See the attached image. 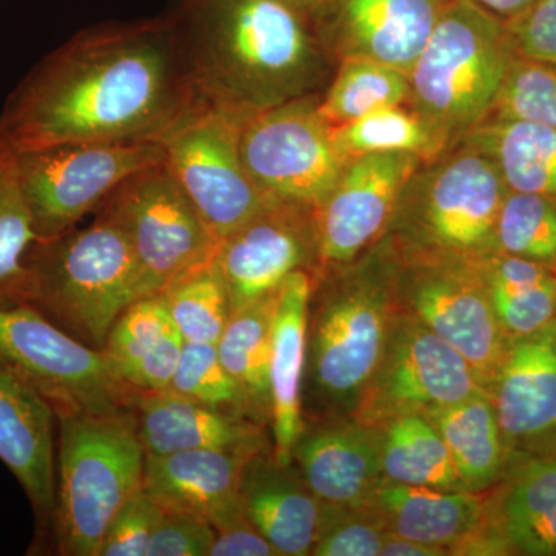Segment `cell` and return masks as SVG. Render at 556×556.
Returning a JSON list of instances; mask_svg holds the SVG:
<instances>
[{
	"label": "cell",
	"instance_id": "6da1fadb",
	"mask_svg": "<svg viewBox=\"0 0 556 556\" xmlns=\"http://www.w3.org/2000/svg\"><path fill=\"white\" fill-rule=\"evenodd\" d=\"M169 14L73 36L0 112L13 152L65 142H161L197 104Z\"/></svg>",
	"mask_w": 556,
	"mask_h": 556
},
{
	"label": "cell",
	"instance_id": "7a4b0ae2",
	"mask_svg": "<svg viewBox=\"0 0 556 556\" xmlns=\"http://www.w3.org/2000/svg\"><path fill=\"white\" fill-rule=\"evenodd\" d=\"M167 14L197 101L239 126L313 83L309 17L281 0H174Z\"/></svg>",
	"mask_w": 556,
	"mask_h": 556
},
{
	"label": "cell",
	"instance_id": "3957f363",
	"mask_svg": "<svg viewBox=\"0 0 556 556\" xmlns=\"http://www.w3.org/2000/svg\"><path fill=\"white\" fill-rule=\"evenodd\" d=\"M58 555L100 556L105 533L142 490L146 452L130 408L58 415Z\"/></svg>",
	"mask_w": 556,
	"mask_h": 556
},
{
	"label": "cell",
	"instance_id": "277c9868",
	"mask_svg": "<svg viewBox=\"0 0 556 556\" xmlns=\"http://www.w3.org/2000/svg\"><path fill=\"white\" fill-rule=\"evenodd\" d=\"M97 212L87 228L36 240L25 265L28 305L84 345L102 351L115 321L138 300V268L118 223Z\"/></svg>",
	"mask_w": 556,
	"mask_h": 556
},
{
	"label": "cell",
	"instance_id": "5b68a950",
	"mask_svg": "<svg viewBox=\"0 0 556 556\" xmlns=\"http://www.w3.org/2000/svg\"><path fill=\"white\" fill-rule=\"evenodd\" d=\"M503 17L473 0H447L408 72L409 94L439 138L493 110L510 65Z\"/></svg>",
	"mask_w": 556,
	"mask_h": 556
},
{
	"label": "cell",
	"instance_id": "8992f818",
	"mask_svg": "<svg viewBox=\"0 0 556 556\" xmlns=\"http://www.w3.org/2000/svg\"><path fill=\"white\" fill-rule=\"evenodd\" d=\"M14 156L40 241L75 229L121 182L166 161L161 142H65L21 150Z\"/></svg>",
	"mask_w": 556,
	"mask_h": 556
},
{
	"label": "cell",
	"instance_id": "52a82bcc",
	"mask_svg": "<svg viewBox=\"0 0 556 556\" xmlns=\"http://www.w3.org/2000/svg\"><path fill=\"white\" fill-rule=\"evenodd\" d=\"M118 223L138 268V299L160 294L175 278L217 255L219 241L166 161L131 175L102 201Z\"/></svg>",
	"mask_w": 556,
	"mask_h": 556
},
{
	"label": "cell",
	"instance_id": "ba28073f",
	"mask_svg": "<svg viewBox=\"0 0 556 556\" xmlns=\"http://www.w3.org/2000/svg\"><path fill=\"white\" fill-rule=\"evenodd\" d=\"M396 308V294L372 278L343 281L318 299L308 317L305 368L317 396L357 405L386 353Z\"/></svg>",
	"mask_w": 556,
	"mask_h": 556
},
{
	"label": "cell",
	"instance_id": "9c48e42d",
	"mask_svg": "<svg viewBox=\"0 0 556 556\" xmlns=\"http://www.w3.org/2000/svg\"><path fill=\"white\" fill-rule=\"evenodd\" d=\"M0 362L30 383L54 415L130 408L102 351L84 345L28 303L0 308Z\"/></svg>",
	"mask_w": 556,
	"mask_h": 556
},
{
	"label": "cell",
	"instance_id": "30bf717a",
	"mask_svg": "<svg viewBox=\"0 0 556 556\" xmlns=\"http://www.w3.org/2000/svg\"><path fill=\"white\" fill-rule=\"evenodd\" d=\"M244 167L270 200L316 211L328 199L348 159L311 98L285 102L240 124Z\"/></svg>",
	"mask_w": 556,
	"mask_h": 556
},
{
	"label": "cell",
	"instance_id": "8fae6325",
	"mask_svg": "<svg viewBox=\"0 0 556 556\" xmlns=\"http://www.w3.org/2000/svg\"><path fill=\"white\" fill-rule=\"evenodd\" d=\"M239 127L197 102L161 139L167 167L218 241L276 201L262 192L244 167Z\"/></svg>",
	"mask_w": 556,
	"mask_h": 556
},
{
	"label": "cell",
	"instance_id": "7c38bea8",
	"mask_svg": "<svg viewBox=\"0 0 556 556\" xmlns=\"http://www.w3.org/2000/svg\"><path fill=\"white\" fill-rule=\"evenodd\" d=\"M485 391L463 354L412 313H397L378 369L357 401V420L380 427L428 416Z\"/></svg>",
	"mask_w": 556,
	"mask_h": 556
},
{
	"label": "cell",
	"instance_id": "4fadbf2b",
	"mask_svg": "<svg viewBox=\"0 0 556 556\" xmlns=\"http://www.w3.org/2000/svg\"><path fill=\"white\" fill-rule=\"evenodd\" d=\"M399 300L467 358L490 393L508 346L478 262L445 255L428 263L409 274Z\"/></svg>",
	"mask_w": 556,
	"mask_h": 556
},
{
	"label": "cell",
	"instance_id": "5bb4252c",
	"mask_svg": "<svg viewBox=\"0 0 556 556\" xmlns=\"http://www.w3.org/2000/svg\"><path fill=\"white\" fill-rule=\"evenodd\" d=\"M218 262L232 311L276 294L295 270L318 258L313 208L273 201L219 241Z\"/></svg>",
	"mask_w": 556,
	"mask_h": 556
},
{
	"label": "cell",
	"instance_id": "9a60e30c",
	"mask_svg": "<svg viewBox=\"0 0 556 556\" xmlns=\"http://www.w3.org/2000/svg\"><path fill=\"white\" fill-rule=\"evenodd\" d=\"M413 152H379L348 163L334 189L314 211L318 258L351 262L383 228L415 172Z\"/></svg>",
	"mask_w": 556,
	"mask_h": 556
},
{
	"label": "cell",
	"instance_id": "2e32d148",
	"mask_svg": "<svg viewBox=\"0 0 556 556\" xmlns=\"http://www.w3.org/2000/svg\"><path fill=\"white\" fill-rule=\"evenodd\" d=\"M56 434L58 417L49 402L0 362V463L30 501L36 551L49 543L53 527Z\"/></svg>",
	"mask_w": 556,
	"mask_h": 556
},
{
	"label": "cell",
	"instance_id": "e0dca14e",
	"mask_svg": "<svg viewBox=\"0 0 556 556\" xmlns=\"http://www.w3.org/2000/svg\"><path fill=\"white\" fill-rule=\"evenodd\" d=\"M504 189L503 175L484 152L450 160L424 197L422 226L431 243L442 254L468 258L493 247Z\"/></svg>",
	"mask_w": 556,
	"mask_h": 556
},
{
	"label": "cell",
	"instance_id": "ac0fdd59",
	"mask_svg": "<svg viewBox=\"0 0 556 556\" xmlns=\"http://www.w3.org/2000/svg\"><path fill=\"white\" fill-rule=\"evenodd\" d=\"M260 450L200 448L146 455L142 490L164 510L206 519L215 530L247 517L244 467Z\"/></svg>",
	"mask_w": 556,
	"mask_h": 556
},
{
	"label": "cell",
	"instance_id": "d6986e66",
	"mask_svg": "<svg viewBox=\"0 0 556 556\" xmlns=\"http://www.w3.org/2000/svg\"><path fill=\"white\" fill-rule=\"evenodd\" d=\"M305 484L327 506H367L383 479L382 434L364 422L305 427L292 450Z\"/></svg>",
	"mask_w": 556,
	"mask_h": 556
},
{
	"label": "cell",
	"instance_id": "ffe728a7",
	"mask_svg": "<svg viewBox=\"0 0 556 556\" xmlns=\"http://www.w3.org/2000/svg\"><path fill=\"white\" fill-rule=\"evenodd\" d=\"M447 0H328L311 20L324 17L342 43L407 73L426 46Z\"/></svg>",
	"mask_w": 556,
	"mask_h": 556
},
{
	"label": "cell",
	"instance_id": "44dd1931",
	"mask_svg": "<svg viewBox=\"0 0 556 556\" xmlns=\"http://www.w3.org/2000/svg\"><path fill=\"white\" fill-rule=\"evenodd\" d=\"M313 277L295 270L278 289L270 350V427L273 456L281 466L292 464V450L305 430L306 334Z\"/></svg>",
	"mask_w": 556,
	"mask_h": 556
},
{
	"label": "cell",
	"instance_id": "7402d4cb",
	"mask_svg": "<svg viewBox=\"0 0 556 556\" xmlns=\"http://www.w3.org/2000/svg\"><path fill=\"white\" fill-rule=\"evenodd\" d=\"M490 391L506 445L556 431L554 321L508 346Z\"/></svg>",
	"mask_w": 556,
	"mask_h": 556
},
{
	"label": "cell",
	"instance_id": "603a6c76",
	"mask_svg": "<svg viewBox=\"0 0 556 556\" xmlns=\"http://www.w3.org/2000/svg\"><path fill=\"white\" fill-rule=\"evenodd\" d=\"M241 504L252 526L276 547L278 555L313 554L327 504L305 484L299 471L255 453L244 467Z\"/></svg>",
	"mask_w": 556,
	"mask_h": 556
},
{
	"label": "cell",
	"instance_id": "cb8c5ba5",
	"mask_svg": "<svg viewBox=\"0 0 556 556\" xmlns=\"http://www.w3.org/2000/svg\"><path fill=\"white\" fill-rule=\"evenodd\" d=\"M130 409L146 455L200 448L260 450L258 424L175 391H135Z\"/></svg>",
	"mask_w": 556,
	"mask_h": 556
},
{
	"label": "cell",
	"instance_id": "d4e9b609",
	"mask_svg": "<svg viewBox=\"0 0 556 556\" xmlns=\"http://www.w3.org/2000/svg\"><path fill=\"white\" fill-rule=\"evenodd\" d=\"M387 532L453 548L477 533L486 508L479 493L401 484L383 478L367 503Z\"/></svg>",
	"mask_w": 556,
	"mask_h": 556
},
{
	"label": "cell",
	"instance_id": "484cf974",
	"mask_svg": "<svg viewBox=\"0 0 556 556\" xmlns=\"http://www.w3.org/2000/svg\"><path fill=\"white\" fill-rule=\"evenodd\" d=\"M185 339L160 294L135 300L110 331L102 353L134 391L167 390Z\"/></svg>",
	"mask_w": 556,
	"mask_h": 556
},
{
	"label": "cell",
	"instance_id": "4316f807",
	"mask_svg": "<svg viewBox=\"0 0 556 556\" xmlns=\"http://www.w3.org/2000/svg\"><path fill=\"white\" fill-rule=\"evenodd\" d=\"M447 445L460 484L479 493L495 484L506 466V441L486 391L427 416Z\"/></svg>",
	"mask_w": 556,
	"mask_h": 556
},
{
	"label": "cell",
	"instance_id": "83f0119b",
	"mask_svg": "<svg viewBox=\"0 0 556 556\" xmlns=\"http://www.w3.org/2000/svg\"><path fill=\"white\" fill-rule=\"evenodd\" d=\"M277 294L232 311L217 342L219 361L236 380L249 420L270 422V350Z\"/></svg>",
	"mask_w": 556,
	"mask_h": 556
},
{
	"label": "cell",
	"instance_id": "f1b7e54d",
	"mask_svg": "<svg viewBox=\"0 0 556 556\" xmlns=\"http://www.w3.org/2000/svg\"><path fill=\"white\" fill-rule=\"evenodd\" d=\"M478 266L506 336L527 338L552 324L556 277L543 263L501 254L479 258Z\"/></svg>",
	"mask_w": 556,
	"mask_h": 556
},
{
	"label": "cell",
	"instance_id": "f546056e",
	"mask_svg": "<svg viewBox=\"0 0 556 556\" xmlns=\"http://www.w3.org/2000/svg\"><path fill=\"white\" fill-rule=\"evenodd\" d=\"M496 530L518 554L556 555V456L519 468L497 508Z\"/></svg>",
	"mask_w": 556,
	"mask_h": 556
},
{
	"label": "cell",
	"instance_id": "4dcf8cb0",
	"mask_svg": "<svg viewBox=\"0 0 556 556\" xmlns=\"http://www.w3.org/2000/svg\"><path fill=\"white\" fill-rule=\"evenodd\" d=\"M481 152L495 161L504 182L518 192L556 200V129L519 119H497L479 130Z\"/></svg>",
	"mask_w": 556,
	"mask_h": 556
},
{
	"label": "cell",
	"instance_id": "1f68e13d",
	"mask_svg": "<svg viewBox=\"0 0 556 556\" xmlns=\"http://www.w3.org/2000/svg\"><path fill=\"white\" fill-rule=\"evenodd\" d=\"M380 427L383 478L401 484L466 490L444 439L426 416H397Z\"/></svg>",
	"mask_w": 556,
	"mask_h": 556
},
{
	"label": "cell",
	"instance_id": "d6a6232c",
	"mask_svg": "<svg viewBox=\"0 0 556 556\" xmlns=\"http://www.w3.org/2000/svg\"><path fill=\"white\" fill-rule=\"evenodd\" d=\"M160 295L185 342L217 345L232 316L228 283L218 255L186 270Z\"/></svg>",
	"mask_w": 556,
	"mask_h": 556
},
{
	"label": "cell",
	"instance_id": "836d02e7",
	"mask_svg": "<svg viewBox=\"0 0 556 556\" xmlns=\"http://www.w3.org/2000/svg\"><path fill=\"white\" fill-rule=\"evenodd\" d=\"M13 150L0 144V308L24 305L30 294L25 255L35 243Z\"/></svg>",
	"mask_w": 556,
	"mask_h": 556
},
{
	"label": "cell",
	"instance_id": "e575fe53",
	"mask_svg": "<svg viewBox=\"0 0 556 556\" xmlns=\"http://www.w3.org/2000/svg\"><path fill=\"white\" fill-rule=\"evenodd\" d=\"M408 94L407 73L369 58L353 56L343 64L318 110L329 126L338 127L376 110L394 108Z\"/></svg>",
	"mask_w": 556,
	"mask_h": 556
},
{
	"label": "cell",
	"instance_id": "d590c367",
	"mask_svg": "<svg viewBox=\"0 0 556 556\" xmlns=\"http://www.w3.org/2000/svg\"><path fill=\"white\" fill-rule=\"evenodd\" d=\"M495 244L504 254L556 262V200L511 190L497 215Z\"/></svg>",
	"mask_w": 556,
	"mask_h": 556
},
{
	"label": "cell",
	"instance_id": "8d00e7d4",
	"mask_svg": "<svg viewBox=\"0 0 556 556\" xmlns=\"http://www.w3.org/2000/svg\"><path fill=\"white\" fill-rule=\"evenodd\" d=\"M332 139L340 152L350 160L351 156L357 159L367 153H419L431 148L434 139L441 138L422 116L412 115L394 105L332 127Z\"/></svg>",
	"mask_w": 556,
	"mask_h": 556
},
{
	"label": "cell",
	"instance_id": "74e56055",
	"mask_svg": "<svg viewBox=\"0 0 556 556\" xmlns=\"http://www.w3.org/2000/svg\"><path fill=\"white\" fill-rule=\"evenodd\" d=\"M167 390L218 412L248 419L240 388L219 361L214 343L185 342Z\"/></svg>",
	"mask_w": 556,
	"mask_h": 556
},
{
	"label": "cell",
	"instance_id": "f35d334b",
	"mask_svg": "<svg viewBox=\"0 0 556 556\" xmlns=\"http://www.w3.org/2000/svg\"><path fill=\"white\" fill-rule=\"evenodd\" d=\"M497 119L530 121L556 129V67L511 61L495 101Z\"/></svg>",
	"mask_w": 556,
	"mask_h": 556
},
{
	"label": "cell",
	"instance_id": "ab89813d",
	"mask_svg": "<svg viewBox=\"0 0 556 556\" xmlns=\"http://www.w3.org/2000/svg\"><path fill=\"white\" fill-rule=\"evenodd\" d=\"M386 526L371 508L328 506L316 556H378L387 536Z\"/></svg>",
	"mask_w": 556,
	"mask_h": 556
},
{
	"label": "cell",
	"instance_id": "60d3db41",
	"mask_svg": "<svg viewBox=\"0 0 556 556\" xmlns=\"http://www.w3.org/2000/svg\"><path fill=\"white\" fill-rule=\"evenodd\" d=\"M163 508L144 492L131 497L105 533L100 556H148Z\"/></svg>",
	"mask_w": 556,
	"mask_h": 556
},
{
	"label": "cell",
	"instance_id": "b9f144b4",
	"mask_svg": "<svg viewBox=\"0 0 556 556\" xmlns=\"http://www.w3.org/2000/svg\"><path fill=\"white\" fill-rule=\"evenodd\" d=\"M504 24L511 50L525 60L556 67V0H533Z\"/></svg>",
	"mask_w": 556,
	"mask_h": 556
},
{
	"label": "cell",
	"instance_id": "7bdbcfd3",
	"mask_svg": "<svg viewBox=\"0 0 556 556\" xmlns=\"http://www.w3.org/2000/svg\"><path fill=\"white\" fill-rule=\"evenodd\" d=\"M214 538L215 529L206 519L163 508L148 556H208Z\"/></svg>",
	"mask_w": 556,
	"mask_h": 556
},
{
	"label": "cell",
	"instance_id": "ee69618b",
	"mask_svg": "<svg viewBox=\"0 0 556 556\" xmlns=\"http://www.w3.org/2000/svg\"><path fill=\"white\" fill-rule=\"evenodd\" d=\"M208 556H278V552L244 517L215 530Z\"/></svg>",
	"mask_w": 556,
	"mask_h": 556
},
{
	"label": "cell",
	"instance_id": "f6af8a7d",
	"mask_svg": "<svg viewBox=\"0 0 556 556\" xmlns=\"http://www.w3.org/2000/svg\"><path fill=\"white\" fill-rule=\"evenodd\" d=\"M382 556H442L448 555L447 548L441 546H431V544L419 543V541L408 540L394 535V533H387L386 541H383Z\"/></svg>",
	"mask_w": 556,
	"mask_h": 556
},
{
	"label": "cell",
	"instance_id": "bcb514c9",
	"mask_svg": "<svg viewBox=\"0 0 556 556\" xmlns=\"http://www.w3.org/2000/svg\"><path fill=\"white\" fill-rule=\"evenodd\" d=\"M473 2H477L482 9L489 10L490 13L508 20L519 11L527 9L533 0H473Z\"/></svg>",
	"mask_w": 556,
	"mask_h": 556
},
{
	"label": "cell",
	"instance_id": "7dc6e473",
	"mask_svg": "<svg viewBox=\"0 0 556 556\" xmlns=\"http://www.w3.org/2000/svg\"><path fill=\"white\" fill-rule=\"evenodd\" d=\"M281 2H285L287 5L292 7V9L300 11V13L305 14V16H308L311 20V17H313L314 14H316L317 11L328 2V0H281Z\"/></svg>",
	"mask_w": 556,
	"mask_h": 556
},
{
	"label": "cell",
	"instance_id": "c3c4849f",
	"mask_svg": "<svg viewBox=\"0 0 556 556\" xmlns=\"http://www.w3.org/2000/svg\"><path fill=\"white\" fill-rule=\"evenodd\" d=\"M555 334H556V320L554 321Z\"/></svg>",
	"mask_w": 556,
	"mask_h": 556
}]
</instances>
